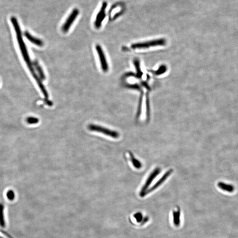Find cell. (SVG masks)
I'll return each mask as SVG.
<instances>
[{
	"label": "cell",
	"mask_w": 238,
	"mask_h": 238,
	"mask_svg": "<svg viewBox=\"0 0 238 238\" xmlns=\"http://www.w3.org/2000/svg\"><path fill=\"white\" fill-rule=\"evenodd\" d=\"M0 231H1L2 233L4 235L6 236L8 238H13L11 235H10L7 232H6V231H4L3 230H0Z\"/></svg>",
	"instance_id": "obj_17"
},
{
	"label": "cell",
	"mask_w": 238,
	"mask_h": 238,
	"mask_svg": "<svg viewBox=\"0 0 238 238\" xmlns=\"http://www.w3.org/2000/svg\"><path fill=\"white\" fill-rule=\"evenodd\" d=\"M7 197L8 198V199L10 201H12L14 199L15 197V195L14 192L12 190H8L7 193Z\"/></svg>",
	"instance_id": "obj_16"
},
{
	"label": "cell",
	"mask_w": 238,
	"mask_h": 238,
	"mask_svg": "<svg viewBox=\"0 0 238 238\" xmlns=\"http://www.w3.org/2000/svg\"><path fill=\"white\" fill-rule=\"evenodd\" d=\"M79 14V10L77 8H74L73 11H71L70 15L68 16V18L66 20L64 25L62 27V30L64 33L68 32L69 30L71 25L73 24L75 21L76 19L78 16Z\"/></svg>",
	"instance_id": "obj_5"
},
{
	"label": "cell",
	"mask_w": 238,
	"mask_h": 238,
	"mask_svg": "<svg viewBox=\"0 0 238 238\" xmlns=\"http://www.w3.org/2000/svg\"><path fill=\"white\" fill-rule=\"evenodd\" d=\"M130 162L132 163L133 165L137 169H140L142 167V164L140 162H139L137 159L135 158L134 156L133 155L130 153Z\"/></svg>",
	"instance_id": "obj_13"
},
{
	"label": "cell",
	"mask_w": 238,
	"mask_h": 238,
	"mask_svg": "<svg viewBox=\"0 0 238 238\" xmlns=\"http://www.w3.org/2000/svg\"><path fill=\"white\" fill-rule=\"evenodd\" d=\"M160 172H161V169L160 168H156L149 175V177L144 184V186L141 188L140 191V195L141 197H144L145 196V194H146L149 185L151 184L153 180L159 174Z\"/></svg>",
	"instance_id": "obj_4"
},
{
	"label": "cell",
	"mask_w": 238,
	"mask_h": 238,
	"mask_svg": "<svg viewBox=\"0 0 238 238\" xmlns=\"http://www.w3.org/2000/svg\"><path fill=\"white\" fill-rule=\"evenodd\" d=\"M172 172H173V170L172 169H170L168 170L167 172H165V174L162 176V177L151 188H150V189L146 191V194H145V195L148 194L149 193H151L152 191H154L157 188H158L159 186H161L167 180V179L172 173Z\"/></svg>",
	"instance_id": "obj_8"
},
{
	"label": "cell",
	"mask_w": 238,
	"mask_h": 238,
	"mask_svg": "<svg viewBox=\"0 0 238 238\" xmlns=\"http://www.w3.org/2000/svg\"><path fill=\"white\" fill-rule=\"evenodd\" d=\"M10 20H11V24L13 25L14 29L15 31L18 43L20 50H21V53L22 56L24 57V59L25 60V62L27 64V67L31 72L33 77L34 78L35 81L37 80H39V77L38 75L35 73L32 62L30 60L27 47H26L25 42H24L23 37H22L21 30L20 25H19L17 19L15 17L11 16Z\"/></svg>",
	"instance_id": "obj_1"
},
{
	"label": "cell",
	"mask_w": 238,
	"mask_h": 238,
	"mask_svg": "<svg viewBox=\"0 0 238 238\" xmlns=\"http://www.w3.org/2000/svg\"><path fill=\"white\" fill-rule=\"evenodd\" d=\"M25 37L27 38L29 42L36 45V46H40V47H42L43 46L44 43L42 40L40 39L37 38H36L35 37L33 36L27 31H26L25 32Z\"/></svg>",
	"instance_id": "obj_9"
},
{
	"label": "cell",
	"mask_w": 238,
	"mask_h": 238,
	"mask_svg": "<svg viewBox=\"0 0 238 238\" xmlns=\"http://www.w3.org/2000/svg\"><path fill=\"white\" fill-rule=\"evenodd\" d=\"M217 186L220 189L226 192L232 193L235 190V187L232 185L226 184L223 182H219L218 183Z\"/></svg>",
	"instance_id": "obj_10"
},
{
	"label": "cell",
	"mask_w": 238,
	"mask_h": 238,
	"mask_svg": "<svg viewBox=\"0 0 238 238\" xmlns=\"http://www.w3.org/2000/svg\"><path fill=\"white\" fill-rule=\"evenodd\" d=\"M4 206L2 203H0V226L5 227L6 226L5 217H4Z\"/></svg>",
	"instance_id": "obj_12"
},
{
	"label": "cell",
	"mask_w": 238,
	"mask_h": 238,
	"mask_svg": "<svg viewBox=\"0 0 238 238\" xmlns=\"http://www.w3.org/2000/svg\"><path fill=\"white\" fill-rule=\"evenodd\" d=\"M95 49L98 56L100 62L101 68L104 72H107L108 69V65L105 53L102 49V46L99 45H97Z\"/></svg>",
	"instance_id": "obj_7"
},
{
	"label": "cell",
	"mask_w": 238,
	"mask_h": 238,
	"mask_svg": "<svg viewBox=\"0 0 238 238\" xmlns=\"http://www.w3.org/2000/svg\"><path fill=\"white\" fill-rule=\"evenodd\" d=\"M26 121L28 124L30 125H33V124L34 125V124H38L39 120L38 118L35 117H30L27 118Z\"/></svg>",
	"instance_id": "obj_14"
},
{
	"label": "cell",
	"mask_w": 238,
	"mask_h": 238,
	"mask_svg": "<svg viewBox=\"0 0 238 238\" xmlns=\"http://www.w3.org/2000/svg\"><path fill=\"white\" fill-rule=\"evenodd\" d=\"M88 129L89 130L92 131L101 133L105 135L108 136L114 139H117L119 137V133L115 130H110L108 128L105 127H102L98 125H94V124H90L88 126Z\"/></svg>",
	"instance_id": "obj_2"
},
{
	"label": "cell",
	"mask_w": 238,
	"mask_h": 238,
	"mask_svg": "<svg viewBox=\"0 0 238 238\" xmlns=\"http://www.w3.org/2000/svg\"><path fill=\"white\" fill-rule=\"evenodd\" d=\"M173 214L174 224L176 225H178L180 224V212L178 211L177 212H174L173 213Z\"/></svg>",
	"instance_id": "obj_15"
},
{
	"label": "cell",
	"mask_w": 238,
	"mask_h": 238,
	"mask_svg": "<svg viewBox=\"0 0 238 238\" xmlns=\"http://www.w3.org/2000/svg\"><path fill=\"white\" fill-rule=\"evenodd\" d=\"M165 43L166 42L164 39H159L133 44L131 46V48L133 49H147L151 47L163 46Z\"/></svg>",
	"instance_id": "obj_3"
},
{
	"label": "cell",
	"mask_w": 238,
	"mask_h": 238,
	"mask_svg": "<svg viewBox=\"0 0 238 238\" xmlns=\"http://www.w3.org/2000/svg\"><path fill=\"white\" fill-rule=\"evenodd\" d=\"M107 3L104 2L102 7L96 17L94 22V26L97 29L100 28L102 23L106 17V8H107Z\"/></svg>",
	"instance_id": "obj_6"
},
{
	"label": "cell",
	"mask_w": 238,
	"mask_h": 238,
	"mask_svg": "<svg viewBox=\"0 0 238 238\" xmlns=\"http://www.w3.org/2000/svg\"><path fill=\"white\" fill-rule=\"evenodd\" d=\"M33 65L34 68H35L36 70L37 71L38 76H39L40 79H41V80H45V79H46V75H45L41 65L39 64L37 61H34L33 63Z\"/></svg>",
	"instance_id": "obj_11"
}]
</instances>
